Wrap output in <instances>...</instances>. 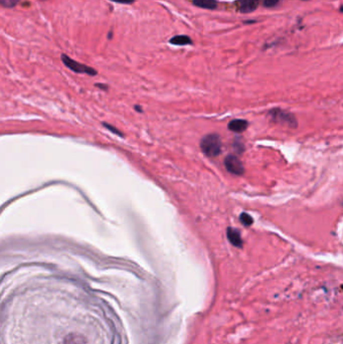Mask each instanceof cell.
I'll use <instances>...</instances> for the list:
<instances>
[{"mask_svg":"<svg viewBox=\"0 0 343 344\" xmlns=\"http://www.w3.org/2000/svg\"><path fill=\"white\" fill-rule=\"evenodd\" d=\"M201 151L208 157H216L221 151L220 137L215 134H207L200 141Z\"/></svg>","mask_w":343,"mask_h":344,"instance_id":"1","label":"cell"},{"mask_svg":"<svg viewBox=\"0 0 343 344\" xmlns=\"http://www.w3.org/2000/svg\"><path fill=\"white\" fill-rule=\"evenodd\" d=\"M269 116L272 119L273 122H276L278 124L286 125L290 128H296L297 127V120L295 116L287 111H284L282 109L276 108L269 112Z\"/></svg>","mask_w":343,"mask_h":344,"instance_id":"2","label":"cell"},{"mask_svg":"<svg viewBox=\"0 0 343 344\" xmlns=\"http://www.w3.org/2000/svg\"><path fill=\"white\" fill-rule=\"evenodd\" d=\"M62 61L68 69H70L71 71H73L77 74H86L89 76H96L97 75L96 70H94L93 68H91L89 66H86L84 64H80V63L76 62L75 60L71 59L67 55H62Z\"/></svg>","mask_w":343,"mask_h":344,"instance_id":"3","label":"cell"},{"mask_svg":"<svg viewBox=\"0 0 343 344\" xmlns=\"http://www.w3.org/2000/svg\"><path fill=\"white\" fill-rule=\"evenodd\" d=\"M224 166L226 170L235 175H243L245 172V167L242 161L235 155H227L224 158Z\"/></svg>","mask_w":343,"mask_h":344,"instance_id":"4","label":"cell"},{"mask_svg":"<svg viewBox=\"0 0 343 344\" xmlns=\"http://www.w3.org/2000/svg\"><path fill=\"white\" fill-rule=\"evenodd\" d=\"M238 10L243 14L252 13L257 10L259 6V0H238Z\"/></svg>","mask_w":343,"mask_h":344,"instance_id":"5","label":"cell"},{"mask_svg":"<svg viewBox=\"0 0 343 344\" xmlns=\"http://www.w3.org/2000/svg\"><path fill=\"white\" fill-rule=\"evenodd\" d=\"M226 236H227V240L228 242L237 248H242L243 247V240L241 237V234L238 230L233 228V227H228L226 230Z\"/></svg>","mask_w":343,"mask_h":344,"instance_id":"6","label":"cell"},{"mask_svg":"<svg viewBox=\"0 0 343 344\" xmlns=\"http://www.w3.org/2000/svg\"><path fill=\"white\" fill-rule=\"evenodd\" d=\"M228 129L236 133H242L248 128V121L243 119H235L228 123Z\"/></svg>","mask_w":343,"mask_h":344,"instance_id":"7","label":"cell"},{"mask_svg":"<svg viewBox=\"0 0 343 344\" xmlns=\"http://www.w3.org/2000/svg\"><path fill=\"white\" fill-rule=\"evenodd\" d=\"M192 4L195 7L204 10H215L217 7L215 0H192Z\"/></svg>","mask_w":343,"mask_h":344,"instance_id":"8","label":"cell"},{"mask_svg":"<svg viewBox=\"0 0 343 344\" xmlns=\"http://www.w3.org/2000/svg\"><path fill=\"white\" fill-rule=\"evenodd\" d=\"M169 43L173 46H188L192 44V41L187 36H176L173 37Z\"/></svg>","mask_w":343,"mask_h":344,"instance_id":"9","label":"cell"},{"mask_svg":"<svg viewBox=\"0 0 343 344\" xmlns=\"http://www.w3.org/2000/svg\"><path fill=\"white\" fill-rule=\"evenodd\" d=\"M240 220H241V222H242L244 225H246V226H250V225H252L253 222H254L253 217H252L249 213H247V212L241 213V215H240Z\"/></svg>","mask_w":343,"mask_h":344,"instance_id":"10","label":"cell"},{"mask_svg":"<svg viewBox=\"0 0 343 344\" xmlns=\"http://www.w3.org/2000/svg\"><path fill=\"white\" fill-rule=\"evenodd\" d=\"M20 2L21 0H0V4L6 9H13L19 5Z\"/></svg>","mask_w":343,"mask_h":344,"instance_id":"11","label":"cell"},{"mask_svg":"<svg viewBox=\"0 0 343 344\" xmlns=\"http://www.w3.org/2000/svg\"><path fill=\"white\" fill-rule=\"evenodd\" d=\"M280 0H262V4L265 8H274Z\"/></svg>","mask_w":343,"mask_h":344,"instance_id":"12","label":"cell"},{"mask_svg":"<svg viewBox=\"0 0 343 344\" xmlns=\"http://www.w3.org/2000/svg\"><path fill=\"white\" fill-rule=\"evenodd\" d=\"M103 125L107 128V129H109L110 131H112L113 133H115V134H117V135H119V136H123V134L119 131V130H117L116 128H114V127H112L111 125H109V124H107V123H103Z\"/></svg>","mask_w":343,"mask_h":344,"instance_id":"13","label":"cell"},{"mask_svg":"<svg viewBox=\"0 0 343 344\" xmlns=\"http://www.w3.org/2000/svg\"><path fill=\"white\" fill-rule=\"evenodd\" d=\"M110 2L121 4V5H132L135 3V0H110Z\"/></svg>","mask_w":343,"mask_h":344,"instance_id":"14","label":"cell"},{"mask_svg":"<svg viewBox=\"0 0 343 344\" xmlns=\"http://www.w3.org/2000/svg\"><path fill=\"white\" fill-rule=\"evenodd\" d=\"M96 86H97V87H100V88L103 89V90H107V86H104V85H101V84H97Z\"/></svg>","mask_w":343,"mask_h":344,"instance_id":"15","label":"cell"},{"mask_svg":"<svg viewBox=\"0 0 343 344\" xmlns=\"http://www.w3.org/2000/svg\"><path fill=\"white\" fill-rule=\"evenodd\" d=\"M341 12L343 13V7H341Z\"/></svg>","mask_w":343,"mask_h":344,"instance_id":"16","label":"cell"},{"mask_svg":"<svg viewBox=\"0 0 343 344\" xmlns=\"http://www.w3.org/2000/svg\"><path fill=\"white\" fill-rule=\"evenodd\" d=\"M42 2H47V0H42Z\"/></svg>","mask_w":343,"mask_h":344,"instance_id":"17","label":"cell"},{"mask_svg":"<svg viewBox=\"0 0 343 344\" xmlns=\"http://www.w3.org/2000/svg\"><path fill=\"white\" fill-rule=\"evenodd\" d=\"M304 2H306V0H304Z\"/></svg>","mask_w":343,"mask_h":344,"instance_id":"18","label":"cell"}]
</instances>
